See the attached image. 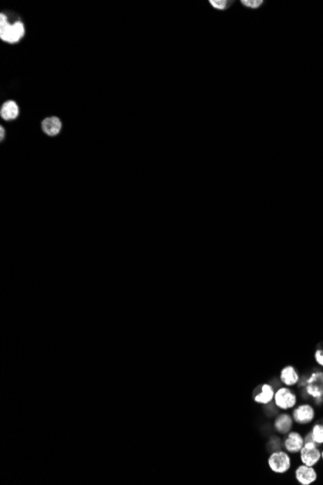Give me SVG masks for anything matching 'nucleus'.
Listing matches in <instances>:
<instances>
[{"label":"nucleus","instance_id":"nucleus-3","mask_svg":"<svg viewBox=\"0 0 323 485\" xmlns=\"http://www.w3.org/2000/svg\"><path fill=\"white\" fill-rule=\"evenodd\" d=\"M273 403L277 409L283 411H287L292 410L297 405L298 397L291 388L283 386L276 390Z\"/></svg>","mask_w":323,"mask_h":485},{"label":"nucleus","instance_id":"nucleus-18","mask_svg":"<svg viewBox=\"0 0 323 485\" xmlns=\"http://www.w3.org/2000/svg\"><path fill=\"white\" fill-rule=\"evenodd\" d=\"M0 131H1V141H3V139H4V137H5V130H4L3 126H1V127H0Z\"/></svg>","mask_w":323,"mask_h":485},{"label":"nucleus","instance_id":"nucleus-14","mask_svg":"<svg viewBox=\"0 0 323 485\" xmlns=\"http://www.w3.org/2000/svg\"><path fill=\"white\" fill-rule=\"evenodd\" d=\"M312 432V435H313V438H314V441L319 445V446H323V422H317L315 423L311 430Z\"/></svg>","mask_w":323,"mask_h":485},{"label":"nucleus","instance_id":"nucleus-17","mask_svg":"<svg viewBox=\"0 0 323 485\" xmlns=\"http://www.w3.org/2000/svg\"><path fill=\"white\" fill-rule=\"evenodd\" d=\"M314 358H315L316 363L323 368V349L316 350V352L314 354Z\"/></svg>","mask_w":323,"mask_h":485},{"label":"nucleus","instance_id":"nucleus-7","mask_svg":"<svg viewBox=\"0 0 323 485\" xmlns=\"http://www.w3.org/2000/svg\"><path fill=\"white\" fill-rule=\"evenodd\" d=\"M305 440L304 435L299 431L291 430L286 435L283 441V448L291 455L299 454L302 448L304 447Z\"/></svg>","mask_w":323,"mask_h":485},{"label":"nucleus","instance_id":"nucleus-11","mask_svg":"<svg viewBox=\"0 0 323 485\" xmlns=\"http://www.w3.org/2000/svg\"><path fill=\"white\" fill-rule=\"evenodd\" d=\"M276 390L271 384L265 383L259 387V392L252 396L254 403L259 405H270L273 403Z\"/></svg>","mask_w":323,"mask_h":485},{"label":"nucleus","instance_id":"nucleus-15","mask_svg":"<svg viewBox=\"0 0 323 485\" xmlns=\"http://www.w3.org/2000/svg\"><path fill=\"white\" fill-rule=\"evenodd\" d=\"M235 3L234 0H209V4L211 7L217 11H227L229 10L233 4Z\"/></svg>","mask_w":323,"mask_h":485},{"label":"nucleus","instance_id":"nucleus-4","mask_svg":"<svg viewBox=\"0 0 323 485\" xmlns=\"http://www.w3.org/2000/svg\"><path fill=\"white\" fill-rule=\"evenodd\" d=\"M294 423L300 426H306L313 423L317 417L316 408L311 403L296 405L291 411Z\"/></svg>","mask_w":323,"mask_h":485},{"label":"nucleus","instance_id":"nucleus-16","mask_svg":"<svg viewBox=\"0 0 323 485\" xmlns=\"http://www.w3.org/2000/svg\"><path fill=\"white\" fill-rule=\"evenodd\" d=\"M265 1L263 0H240V4L243 8L249 10H259L264 6Z\"/></svg>","mask_w":323,"mask_h":485},{"label":"nucleus","instance_id":"nucleus-6","mask_svg":"<svg viewBox=\"0 0 323 485\" xmlns=\"http://www.w3.org/2000/svg\"><path fill=\"white\" fill-rule=\"evenodd\" d=\"M305 386L308 396L313 397L315 402H323V372L317 371L311 374L307 379Z\"/></svg>","mask_w":323,"mask_h":485},{"label":"nucleus","instance_id":"nucleus-2","mask_svg":"<svg viewBox=\"0 0 323 485\" xmlns=\"http://www.w3.org/2000/svg\"><path fill=\"white\" fill-rule=\"evenodd\" d=\"M24 35V26L21 21L10 24L4 14L0 15V38L8 43H17Z\"/></svg>","mask_w":323,"mask_h":485},{"label":"nucleus","instance_id":"nucleus-1","mask_svg":"<svg viewBox=\"0 0 323 485\" xmlns=\"http://www.w3.org/2000/svg\"><path fill=\"white\" fill-rule=\"evenodd\" d=\"M267 465L272 473L285 475L292 468L291 454L281 448L273 450L267 458Z\"/></svg>","mask_w":323,"mask_h":485},{"label":"nucleus","instance_id":"nucleus-19","mask_svg":"<svg viewBox=\"0 0 323 485\" xmlns=\"http://www.w3.org/2000/svg\"><path fill=\"white\" fill-rule=\"evenodd\" d=\"M322 461H323V449H322Z\"/></svg>","mask_w":323,"mask_h":485},{"label":"nucleus","instance_id":"nucleus-12","mask_svg":"<svg viewBox=\"0 0 323 485\" xmlns=\"http://www.w3.org/2000/svg\"><path fill=\"white\" fill-rule=\"evenodd\" d=\"M61 127H62V124H61L60 119L55 117V116L46 118L42 122V129H43L44 133L47 134L48 136H51V137L58 135L60 133Z\"/></svg>","mask_w":323,"mask_h":485},{"label":"nucleus","instance_id":"nucleus-10","mask_svg":"<svg viewBox=\"0 0 323 485\" xmlns=\"http://www.w3.org/2000/svg\"><path fill=\"white\" fill-rule=\"evenodd\" d=\"M300 375L293 365H286L280 372V382L283 386L293 388L299 385Z\"/></svg>","mask_w":323,"mask_h":485},{"label":"nucleus","instance_id":"nucleus-13","mask_svg":"<svg viewBox=\"0 0 323 485\" xmlns=\"http://www.w3.org/2000/svg\"><path fill=\"white\" fill-rule=\"evenodd\" d=\"M19 113V110L18 105L14 101H8L3 104L1 108V117L5 120L15 119Z\"/></svg>","mask_w":323,"mask_h":485},{"label":"nucleus","instance_id":"nucleus-9","mask_svg":"<svg viewBox=\"0 0 323 485\" xmlns=\"http://www.w3.org/2000/svg\"><path fill=\"white\" fill-rule=\"evenodd\" d=\"M294 424L295 423H294V420L292 418L291 413L287 412V411H283V412L277 414V416L275 417L274 422H273V427H274V430L278 434L286 436L288 432H290L293 429Z\"/></svg>","mask_w":323,"mask_h":485},{"label":"nucleus","instance_id":"nucleus-8","mask_svg":"<svg viewBox=\"0 0 323 485\" xmlns=\"http://www.w3.org/2000/svg\"><path fill=\"white\" fill-rule=\"evenodd\" d=\"M295 481L300 485H312L319 479V473L316 467L300 464L294 471Z\"/></svg>","mask_w":323,"mask_h":485},{"label":"nucleus","instance_id":"nucleus-5","mask_svg":"<svg viewBox=\"0 0 323 485\" xmlns=\"http://www.w3.org/2000/svg\"><path fill=\"white\" fill-rule=\"evenodd\" d=\"M302 464L316 467L322 461V449L316 442H307L299 452Z\"/></svg>","mask_w":323,"mask_h":485}]
</instances>
